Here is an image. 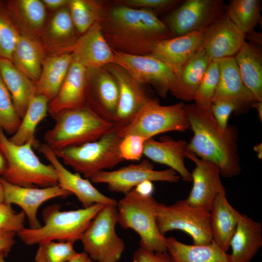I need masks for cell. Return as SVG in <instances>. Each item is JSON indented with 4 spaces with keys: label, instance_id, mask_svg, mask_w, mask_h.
Wrapping results in <instances>:
<instances>
[{
    "label": "cell",
    "instance_id": "cell-1",
    "mask_svg": "<svg viewBox=\"0 0 262 262\" xmlns=\"http://www.w3.org/2000/svg\"><path fill=\"white\" fill-rule=\"evenodd\" d=\"M110 3L101 25L113 49L128 54L148 55L158 42L174 37L154 11Z\"/></svg>",
    "mask_w": 262,
    "mask_h": 262
},
{
    "label": "cell",
    "instance_id": "cell-2",
    "mask_svg": "<svg viewBox=\"0 0 262 262\" xmlns=\"http://www.w3.org/2000/svg\"><path fill=\"white\" fill-rule=\"evenodd\" d=\"M184 108L193 132L186 150L214 164L224 178L239 175L241 166L237 128L228 125L225 130H221L211 111L202 109L194 103L184 104Z\"/></svg>",
    "mask_w": 262,
    "mask_h": 262
},
{
    "label": "cell",
    "instance_id": "cell-3",
    "mask_svg": "<svg viewBox=\"0 0 262 262\" xmlns=\"http://www.w3.org/2000/svg\"><path fill=\"white\" fill-rule=\"evenodd\" d=\"M54 119L55 125L44 136L45 144L53 150L97 140L117 126L99 116L85 104L64 110Z\"/></svg>",
    "mask_w": 262,
    "mask_h": 262
},
{
    "label": "cell",
    "instance_id": "cell-4",
    "mask_svg": "<svg viewBox=\"0 0 262 262\" xmlns=\"http://www.w3.org/2000/svg\"><path fill=\"white\" fill-rule=\"evenodd\" d=\"M104 205L95 204L87 208L62 211L60 205L54 204L43 210V226L35 229L24 228L17 234L25 245L29 246L55 240L75 242L81 240Z\"/></svg>",
    "mask_w": 262,
    "mask_h": 262
},
{
    "label": "cell",
    "instance_id": "cell-5",
    "mask_svg": "<svg viewBox=\"0 0 262 262\" xmlns=\"http://www.w3.org/2000/svg\"><path fill=\"white\" fill-rule=\"evenodd\" d=\"M158 202L152 195L134 188L117 201L118 223L124 229H131L140 237V247L153 252L167 251L166 237L156 223Z\"/></svg>",
    "mask_w": 262,
    "mask_h": 262
},
{
    "label": "cell",
    "instance_id": "cell-6",
    "mask_svg": "<svg viewBox=\"0 0 262 262\" xmlns=\"http://www.w3.org/2000/svg\"><path fill=\"white\" fill-rule=\"evenodd\" d=\"M29 142L18 145L11 142L4 131L0 132V149L7 163L2 178L13 184L25 187H47L58 184L53 166L43 163L35 154Z\"/></svg>",
    "mask_w": 262,
    "mask_h": 262
},
{
    "label": "cell",
    "instance_id": "cell-7",
    "mask_svg": "<svg viewBox=\"0 0 262 262\" xmlns=\"http://www.w3.org/2000/svg\"><path fill=\"white\" fill-rule=\"evenodd\" d=\"M119 128L117 126L97 140L53 151L76 173L90 179L99 172L112 169L124 161L119 151L122 139Z\"/></svg>",
    "mask_w": 262,
    "mask_h": 262
},
{
    "label": "cell",
    "instance_id": "cell-8",
    "mask_svg": "<svg viewBox=\"0 0 262 262\" xmlns=\"http://www.w3.org/2000/svg\"><path fill=\"white\" fill-rule=\"evenodd\" d=\"M189 129L190 123L183 103L164 106L151 98L129 124L119 128V133L122 138L134 134L147 140L161 133L183 132Z\"/></svg>",
    "mask_w": 262,
    "mask_h": 262
},
{
    "label": "cell",
    "instance_id": "cell-9",
    "mask_svg": "<svg viewBox=\"0 0 262 262\" xmlns=\"http://www.w3.org/2000/svg\"><path fill=\"white\" fill-rule=\"evenodd\" d=\"M116 206L104 205L83 234L84 252L95 262H118L125 248L124 240L115 231Z\"/></svg>",
    "mask_w": 262,
    "mask_h": 262
},
{
    "label": "cell",
    "instance_id": "cell-10",
    "mask_svg": "<svg viewBox=\"0 0 262 262\" xmlns=\"http://www.w3.org/2000/svg\"><path fill=\"white\" fill-rule=\"evenodd\" d=\"M156 223L164 235L180 230L188 234L194 245H207L213 241L210 212L190 205L184 199L171 205L159 203Z\"/></svg>",
    "mask_w": 262,
    "mask_h": 262
},
{
    "label": "cell",
    "instance_id": "cell-11",
    "mask_svg": "<svg viewBox=\"0 0 262 262\" xmlns=\"http://www.w3.org/2000/svg\"><path fill=\"white\" fill-rule=\"evenodd\" d=\"M113 51L114 64L123 68L141 85L152 86L161 97L167 96L176 80V75L166 63L150 54L137 55L125 54L114 49Z\"/></svg>",
    "mask_w": 262,
    "mask_h": 262
},
{
    "label": "cell",
    "instance_id": "cell-12",
    "mask_svg": "<svg viewBox=\"0 0 262 262\" xmlns=\"http://www.w3.org/2000/svg\"><path fill=\"white\" fill-rule=\"evenodd\" d=\"M221 0H186L162 20L173 36L207 28L226 14Z\"/></svg>",
    "mask_w": 262,
    "mask_h": 262
},
{
    "label": "cell",
    "instance_id": "cell-13",
    "mask_svg": "<svg viewBox=\"0 0 262 262\" xmlns=\"http://www.w3.org/2000/svg\"><path fill=\"white\" fill-rule=\"evenodd\" d=\"M180 178L179 175L170 168L154 170L153 164L144 159L139 164H131L117 170L100 171L90 180L94 183H105L110 191L125 195L146 181L175 183Z\"/></svg>",
    "mask_w": 262,
    "mask_h": 262
},
{
    "label": "cell",
    "instance_id": "cell-14",
    "mask_svg": "<svg viewBox=\"0 0 262 262\" xmlns=\"http://www.w3.org/2000/svg\"><path fill=\"white\" fill-rule=\"evenodd\" d=\"M118 97L117 82L105 66L88 69L84 104L103 119L114 123Z\"/></svg>",
    "mask_w": 262,
    "mask_h": 262
},
{
    "label": "cell",
    "instance_id": "cell-15",
    "mask_svg": "<svg viewBox=\"0 0 262 262\" xmlns=\"http://www.w3.org/2000/svg\"><path fill=\"white\" fill-rule=\"evenodd\" d=\"M186 157L192 160L196 166L191 173L192 188L184 200L190 205L210 212L216 197L219 194H226L221 181L220 170L213 163L186 150Z\"/></svg>",
    "mask_w": 262,
    "mask_h": 262
},
{
    "label": "cell",
    "instance_id": "cell-16",
    "mask_svg": "<svg viewBox=\"0 0 262 262\" xmlns=\"http://www.w3.org/2000/svg\"><path fill=\"white\" fill-rule=\"evenodd\" d=\"M80 36L66 6L48 14L39 39L47 57L72 53Z\"/></svg>",
    "mask_w": 262,
    "mask_h": 262
},
{
    "label": "cell",
    "instance_id": "cell-17",
    "mask_svg": "<svg viewBox=\"0 0 262 262\" xmlns=\"http://www.w3.org/2000/svg\"><path fill=\"white\" fill-rule=\"evenodd\" d=\"M39 150L55 169L58 185L75 195L83 208L90 207L95 204L116 206L117 201L115 198L100 192L88 179L83 178L80 174L72 173L67 169L60 162L53 150L45 143L40 145Z\"/></svg>",
    "mask_w": 262,
    "mask_h": 262
},
{
    "label": "cell",
    "instance_id": "cell-18",
    "mask_svg": "<svg viewBox=\"0 0 262 262\" xmlns=\"http://www.w3.org/2000/svg\"><path fill=\"white\" fill-rule=\"evenodd\" d=\"M3 191L4 202L19 206L28 218L30 229H35L41 225L37 218L39 207L48 200L65 197L71 194L58 185L38 188L17 186L0 178Z\"/></svg>",
    "mask_w": 262,
    "mask_h": 262
},
{
    "label": "cell",
    "instance_id": "cell-19",
    "mask_svg": "<svg viewBox=\"0 0 262 262\" xmlns=\"http://www.w3.org/2000/svg\"><path fill=\"white\" fill-rule=\"evenodd\" d=\"M116 80L119 91L114 123L119 128L129 124L140 109L150 99L143 86L125 70L112 63L104 66Z\"/></svg>",
    "mask_w": 262,
    "mask_h": 262
},
{
    "label": "cell",
    "instance_id": "cell-20",
    "mask_svg": "<svg viewBox=\"0 0 262 262\" xmlns=\"http://www.w3.org/2000/svg\"><path fill=\"white\" fill-rule=\"evenodd\" d=\"M246 42V34L225 14L206 28L201 48L211 60H219L234 57Z\"/></svg>",
    "mask_w": 262,
    "mask_h": 262
},
{
    "label": "cell",
    "instance_id": "cell-21",
    "mask_svg": "<svg viewBox=\"0 0 262 262\" xmlns=\"http://www.w3.org/2000/svg\"><path fill=\"white\" fill-rule=\"evenodd\" d=\"M217 61L219 80L212 103L229 101L234 105L235 114L246 113L255 101L242 80L234 56Z\"/></svg>",
    "mask_w": 262,
    "mask_h": 262
},
{
    "label": "cell",
    "instance_id": "cell-22",
    "mask_svg": "<svg viewBox=\"0 0 262 262\" xmlns=\"http://www.w3.org/2000/svg\"><path fill=\"white\" fill-rule=\"evenodd\" d=\"M205 29L158 42L150 54L162 60L176 75L201 49Z\"/></svg>",
    "mask_w": 262,
    "mask_h": 262
},
{
    "label": "cell",
    "instance_id": "cell-23",
    "mask_svg": "<svg viewBox=\"0 0 262 262\" xmlns=\"http://www.w3.org/2000/svg\"><path fill=\"white\" fill-rule=\"evenodd\" d=\"M88 68L73 59L56 96L49 103L48 114L53 118L60 112L84 104Z\"/></svg>",
    "mask_w": 262,
    "mask_h": 262
},
{
    "label": "cell",
    "instance_id": "cell-24",
    "mask_svg": "<svg viewBox=\"0 0 262 262\" xmlns=\"http://www.w3.org/2000/svg\"><path fill=\"white\" fill-rule=\"evenodd\" d=\"M72 53L88 69L114 63V54L103 34L101 22L94 23L79 37Z\"/></svg>",
    "mask_w": 262,
    "mask_h": 262
},
{
    "label": "cell",
    "instance_id": "cell-25",
    "mask_svg": "<svg viewBox=\"0 0 262 262\" xmlns=\"http://www.w3.org/2000/svg\"><path fill=\"white\" fill-rule=\"evenodd\" d=\"M187 144L184 140H176L168 136L161 137L160 141L151 138L145 143L143 155L154 162L169 166L183 180L190 182L191 173L184 164Z\"/></svg>",
    "mask_w": 262,
    "mask_h": 262
},
{
    "label": "cell",
    "instance_id": "cell-26",
    "mask_svg": "<svg viewBox=\"0 0 262 262\" xmlns=\"http://www.w3.org/2000/svg\"><path fill=\"white\" fill-rule=\"evenodd\" d=\"M262 246V223L241 213L229 243L232 262H250Z\"/></svg>",
    "mask_w": 262,
    "mask_h": 262
},
{
    "label": "cell",
    "instance_id": "cell-27",
    "mask_svg": "<svg viewBox=\"0 0 262 262\" xmlns=\"http://www.w3.org/2000/svg\"><path fill=\"white\" fill-rule=\"evenodd\" d=\"M20 34L39 38L48 13L40 0H4Z\"/></svg>",
    "mask_w": 262,
    "mask_h": 262
},
{
    "label": "cell",
    "instance_id": "cell-28",
    "mask_svg": "<svg viewBox=\"0 0 262 262\" xmlns=\"http://www.w3.org/2000/svg\"><path fill=\"white\" fill-rule=\"evenodd\" d=\"M211 61L201 48L180 68L169 92L183 101L193 100Z\"/></svg>",
    "mask_w": 262,
    "mask_h": 262
},
{
    "label": "cell",
    "instance_id": "cell-29",
    "mask_svg": "<svg viewBox=\"0 0 262 262\" xmlns=\"http://www.w3.org/2000/svg\"><path fill=\"white\" fill-rule=\"evenodd\" d=\"M210 213L213 241L228 252L241 213L230 205L226 194H222L216 197Z\"/></svg>",
    "mask_w": 262,
    "mask_h": 262
},
{
    "label": "cell",
    "instance_id": "cell-30",
    "mask_svg": "<svg viewBox=\"0 0 262 262\" xmlns=\"http://www.w3.org/2000/svg\"><path fill=\"white\" fill-rule=\"evenodd\" d=\"M46 57L39 38L19 34L12 52L11 61L17 69L36 83Z\"/></svg>",
    "mask_w": 262,
    "mask_h": 262
},
{
    "label": "cell",
    "instance_id": "cell-31",
    "mask_svg": "<svg viewBox=\"0 0 262 262\" xmlns=\"http://www.w3.org/2000/svg\"><path fill=\"white\" fill-rule=\"evenodd\" d=\"M242 80L255 101L262 102V53L246 41L235 55Z\"/></svg>",
    "mask_w": 262,
    "mask_h": 262
},
{
    "label": "cell",
    "instance_id": "cell-32",
    "mask_svg": "<svg viewBox=\"0 0 262 262\" xmlns=\"http://www.w3.org/2000/svg\"><path fill=\"white\" fill-rule=\"evenodd\" d=\"M0 73L10 93L15 109L22 118L30 100L35 96L36 83L8 59H0Z\"/></svg>",
    "mask_w": 262,
    "mask_h": 262
},
{
    "label": "cell",
    "instance_id": "cell-33",
    "mask_svg": "<svg viewBox=\"0 0 262 262\" xmlns=\"http://www.w3.org/2000/svg\"><path fill=\"white\" fill-rule=\"evenodd\" d=\"M167 252L173 262H232L230 254L213 241L207 245H188L166 237Z\"/></svg>",
    "mask_w": 262,
    "mask_h": 262
},
{
    "label": "cell",
    "instance_id": "cell-34",
    "mask_svg": "<svg viewBox=\"0 0 262 262\" xmlns=\"http://www.w3.org/2000/svg\"><path fill=\"white\" fill-rule=\"evenodd\" d=\"M73 59L72 53L47 56L36 83L35 95H41L49 102L57 95Z\"/></svg>",
    "mask_w": 262,
    "mask_h": 262
},
{
    "label": "cell",
    "instance_id": "cell-35",
    "mask_svg": "<svg viewBox=\"0 0 262 262\" xmlns=\"http://www.w3.org/2000/svg\"><path fill=\"white\" fill-rule=\"evenodd\" d=\"M49 101L41 95H35L30 100L25 113L16 132L9 140L20 145L29 142L36 144L35 131L38 124L48 114Z\"/></svg>",
    "mask_w": 262,
    "mask_h": 262
},
{
    "label": "cell",
    "instance_id": "cell-36",
    "mask_svg": "<svg viewBox=\"0 0 262 262\" xmlns=\"http://www.w3.org/2000/svg\"><path fill=\"white\" fill-rule=\"evenodd\" d=\"M108 2L96 0H70L67 6L80 36L94 23L101 22L105 15Z\"/></svg>",
    "mask_w": 262,
    "mask_h": 262
},
{
    "label": "cell",
    "instance_id": "cell-37",
    "mask_svg": "<svg viewBox=\"0 0 262 262\" xmlns=\"http://www.w3.org/2000/svg\"><path fill=\"white\" fill-rule=\"evenodd\" d=\"M261 0H232L226 7V16L244 33L254 31L262 19Z\"/></svg>",
    "mask_w": 262,
    "mask_h": 262
},
{
    "label": "cell",
    "instance_id": "cell-38",
    "mask_svg": "<svg viewBox=\"0 0 262 262\" xmlns=\"http://www.w3.org/2000/svg\"><path fill=\"white\" fill-rule=\"evenodd\" d=\"M72 241H51L40 243L36 251L35 262H67L78 252L74 248Z\"/></svg>",
    "mask_w": 262,
    "mask_h": 262
},
{
    "label": "cell",
    "instance_id": "cell-39",
    "mask_svg": "<svg viewBox=\"0 0 262 262\" xmlns=\"http://www.w3.org/2000/svg\"><path fill=\"white\" fill-rule=\"evenodd\" d=\"M219 75L217 60H212L194 96V104L200 108L211 111L212 100Z\"/></svg>",
    "mask_w": 262,
    "mask_h": 262
},
{
    "label": "cell",
    "instance_id": "cell-40",
    "mask_svg": "<svg viewBox=\"0 0 262 262\" xmlns=\"http://www.w3.org/2000/svg\"><path fill=\"white\" fill-rule=\"evenodd\" d=\"M19 34L4 0H0V59L11 61L12 52Z\"/></svg>",
    "mask_w": 262,
    "mask_h": 262
},
{
    "label": "cell",
    "instance_id": "cell-41",
    "mask_svg": "<svg viewBox=\"0 0 262 262\" xmlns=\"http://www.w3.org/2000/svg\"><path fill=\"white\" fill-rule=\"evenodd\" d=\"M21 121L0 73V132L4 131L12 135L17 131Z\"/></svg>",
    "mask_w": 262,
    "mask_h": 262
},
{
    "label": "cell",
    "instance_id": "cell-42",
    "mask_svg": "<svg viewBox=\"0 0 262 262\" xmlns=\"http://www.w3.org/2000/svg\"><path fill=\"white\" fill-rule=\"evenodd\" d=\"M26 217L23 211L17 213L11 205L4 202L0 203V230L17 233L25 228Z\"/></svg>",
    "mask_w": 262,
    "mask_h": 262
},
{
    "label": "cell",
    "instance_id": "cell-43",
    "mask_svg": "<svg viewBox=\"0 0 262 262\" xmlns=\"http://www.w3.org/2000/svg\"><path fill=\"white\" fill-rule=\"evenodd\" d=\"M147 139L134 134L124 136L119 145V151L123 160L139 161L144 154L145 143Z\"/></svg>",
    "mask_w": 262,
    "mask_h": 262
},
{
    "label": "cell",
    "instance_id": "cell-44",
    "mask_svg": "<svg viewBox=\"0 0 262 262\" xmlns=\"http://www.w3.org/2000/svg\"><path fill=\"white\" fill-rule=\"evenodd\" d=\"M131 7L145 9L154 11L172 10L177 7L182 0H116L113 1Z\"/></svg>",
    "mask_w": 262,
    "mask_h": 262
},
{
    "label": "cell",
    "instance_id": "cell-45",
    "mask_svg": "<svg viewBox=\"0 0 262 262\" xmlns=\"http://www.w3.org/2000/svg\"><path fill=\"white\" fill-rule=\"evenodd\" d=\"M235 111L234 105L227 101H216L211 105L212 113L219 128L223 131L228 126V121L231 113Z\"/></svg>",
    "mask_w": 262,
    "mask_h": 262
},
{
    "label": "cell",
    "instance_id": "cell-46",
    "mask_svg": "<svg viewBox=\"0 0 262 262\" xmlns=\"http://www.w3.org/2000/svg\"><path fill=\"white\" fill-rule=\"evenodd\" d=\"M132 262H173V261L167 251H150L139 247L133 254Z\"/></svg>",
    "mask_w": 262,
    "mask_h": 262
},
{
    "label": "cell",
    "instance_id": "cell-47",
    "mask_svg": "<svg viewBox=\"0 0 262 262\" xmlns=\"http://www.w3.org/2000/svg\"><path fill=\"white\" fill-rule=\"evenodd\" d=\"M16 234L14 232L0 230V252L6 257L16 243Z\"/></svg>",
    "mask_w": 262,
    "mask_h": 262
},
{
    "label": "cell",
    "instance_id": "cell-48",
    "mask_svg": "<svg viewBox=\"0 0 262 262\" xmlns=\"http://www.w3.org/2000/svg\"><path fill=\"white\" fill-rule=\"evenodd\" d=\"M42 1L47 11L53 12L67 6L70 0H42Z\"/></svg>",
    "mask_w": 262,
    "mask_h": 262
},
{
    "label": "cell",
    "instance_id": "cell-49",
    "mask_svg": "<svg viewBox=\"0 0 262 262\" xmlns=\"http://www.w3.org/2000/svg\"><path fill=\"white\" fill-rule=\"evenodd\" d=\"M134 189L144 194L152 195L154 190V186L152 182L146 181L138 185Z\"/></svg>",
    "mask_w": 262,
    "mask_h": 262
},
{
    "label": "cell",
    "instance_id": "cell-50",
    "mask_svg": "<svg viewBox=\"0 0 262 262\" xmlns=\"http://www.w3.org/2000/svg\"><path fill=\"white\" fill-rule=\"evenodd\" d=\"M67 262H95L84 251L78 254Z\"/></svg>",
    "mask_w": 262,
    "mask_h": 262
},
{
    "label": "cell",
    "instance_id": "cell-51",
    "mask_svg": "<svg viewBox=\"0 0 262 262\" xmlns=\"http://www.w3.org/2000/svg\"><path fill=\"white\" fill-rule=\"evenodd\" d=\"M7 167V163L6 157L0 149V175L2 176Z\"/></svg>",
    "mask_w": 262,
    "mask_h": 262
},
{
    "label": "cell",
    "instance_id": "cell-52",
    "mask_svg": "<svg viewBox=\"0 0 262 262\" xmlns=\"http://www.w3.org/2000/svg\"><path fill=\"white\" fill-rule=\"evenodd\" d=\"M252 107L257 109L259 116L261 120H262V102L255 101L253 103Z\"/></svg>",
    "mask_w": 262,
    "mask_h": 262
},
{
    "label": "cell",
    "instance_id": "cell-53",
    "mask_svg": "<svg viewBox=\"0 0 262 262\" xmlns=\"http://www.w3.org/2000/svg\"><path fill=\"white\" fill-rule=\"evenodd\" d=\"M254 150L258 152V157L260 159L262 158V144H259L258 145L256 146L254 148Z\"/></svg>",
    "mask_w": 262,
    "mask_h": 262
},
{
    "label": "cell",
    "instance_id": "cell-54",
    "mask_svg": "<svg viewBox=\"0 0 262 262\" xmlns=\"http://www.w3.org/2000/svg\"><path fill=\"white\" fill-rule=\"evenodd\" d=\"M4 191L2 185V183L0 181V203L4 202Z\"/></svg>",
    "mask_w": 262,
    "mask_h": 262
},
{
    "label": "cell",
    "instance_id": "cell-55",
    "mask_svg": "<svg viewBox=\"0 0 262 262\" xmlns=\"http://www.w3.org/2000/svg\"><path fill=\"white\" fill-rule=\"evenodd\" d=\"M6 257L5 254L2 252H0V262H5L4 258Z\"/></svg>",
    "mask_w": 262,
    "mask_h": 262
}]
</instances>
